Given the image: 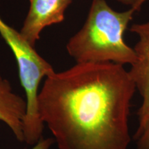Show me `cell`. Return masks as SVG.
Listing matches in <instances>:
<instances>
[{
	"mask_svg": "<svg viewBox=\"0 0 149 149\" xmlns=\"http://www.w3.org/2000/svg\"><path fill=\"white\" fill-rule=\"evenodd\" d=\"M135 90L122 65L77 63L46 77L39 113L59 149H127Z\"/></svg>",
	"mask_w": 149,
	"mask_h": 149,
	"instance_id": "obj_1",
	"label": "cell"
},
{
	"mask_svg": "<svg viewBox=\"0 0 149 149\" xmlns=\"http://www.w3.org/2000/svg\"><path fill=\"white\" fill-rule=\"evenodd\" d=\"M139 8L118 12L106 0H93L84 24L67 43L68 53L77 63L133 64L135 53L124 42V34Z\"/></svg>",
	"mask_w": 149,
	"mask_h": 149,
	"instance_id": "obj_2",
	"label": "cell"
},
{
	"mask_svg": "<svg viewBox=\"0 0 149 149\" xmlns=\"http://www.w3.org/2000/svg\"><path fill=\"white\" fill-rule=\"evenodd\" d=\"M0 35L10 47L18 67L19 77L26 94V113L24 122V141L34 145L43 137L44 124L38 111L39 88L44 77L55 72L20 32L8 25L0 15Z\"/></svg>",
	"mask_w": 149,
	"mask_h": 149,
	"instance_id": "obj_3",
	"label": "cell"
},
{
	"mask_svg": "<svg viewBox=\"0 0 149 149\" xmlns=\"http://www.w3.org/2000/svg\"><path fill=\"white\" fill-rule=\"evenodd\" d=\"M130 31L137 35L139 40L133 48L135 61L130 65L128 73L142 97V102L137 111L139 124L134 135L136 139L149 120V21L133 24Z\"/></svg>",
	"mask_w": 149,
	"mask_h": 149,
	"instance_id": "obj_4",
	"label": "cell"
},
{
	"mask_svg": "<svg viewBox=\"0 0 149 149\" xmlns=\"http://www.w3.org/2000/svg\"><path fill=\"white\" fill-rule=\"evenodd\" d=\"M30 8L20 31L24 38L35 46L46 27L64 19L66 9L72 0H29Z\"/></svg>",
	"mask_w": 149,
	"mask_h": 149,
	"instance_id": "obj_5",
	"label": "cell"
},
{
	"mask_svg": "<svg viewBox=\"0 0 149 149\" xmlns=\"http://www.w3.org/2000/svg\"><path fill=\"white\" fill-rule=\"evenodd\" d=\"M26 113V100L14 93L8 80L0 74V122L10 128L20 142L24 141V122Z\"/></svg>",
	"mask_w": 149,
	"mask_h": 149,
	"instance_id": "obj_6",
	"label": "cell"
},
{
	"mask_svg": "<svg viewBox=\"0 0 149 149\" xmlns=\"http://www.w3.org/2000/svg\"><path fill=\"white\" fill-rule=\"evenodd\" d=\"M137 140V149H149V120Z\"/></svg>",
	"mask_w": 149,
	"mask_h": 149,
	"instance_id": "obj_7",
	"label": "cell"
},
{
	"mask_svg": "<svg viewBox=\"0 0 149 149\" xmlns=\"http://www.w3.org/2000/svg\"><path fill=\"white\" fill-rule=\"evenodd\" d=\"M54 142H55V140L53 138L42 137L38 142L33 145L32 148L30 149H51V147L54 144Z\"/></svg>",
	"mask_w": 149,
	"mask_h": 149,
	"instance_id": "obj_8",
	"label": "cell"
},
{
	"mask_svg": "<svg viewBox=\"0 0 149 149\" xmlns=\"http://www.w3.org/2000/svg\"><path fill=\"white\" fill-rule=\"evenodd\" d=\"M117 1L126 6H129L130 7L135 6H140L146 0H116Z\"/></svg>",
	"mask_w": 149,
	"mask_h": 149,
	"instance_id": "obj_9",
	"label": "cell"
}]
</instances>
